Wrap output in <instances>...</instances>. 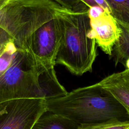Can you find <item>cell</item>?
Returning a JSON list of instances; mask_svg holds the SVG:
<instances>
[{"mask_svg": "<svg viewBox=\"0 0 129 129\" xmlns=\"http://www.w3.org/2000/svg\"><path fill=\"white\" fill-rule=\"evenodd\" d=\"M98 83L114 96L129 116V70L113 73Z\"/></svg>", "mask_w": 129, "mask_h": 129, "instance_id": "cell-8", "label": "cell"}, {"mask_svg": "<svg viewBox=\"0 0 129 129\" xmlns=\"http://www.w3.org/2000/svg\"><path fill=\"white\" fill-rule=\"evenodd\" d=\"M127 31H128V33H129V29H128V30H127Z\"/></svg>", "mask_w": 129, "mask_h": 129, "instance_id": "cell-20", "label": "cell"}, {"mask_svg": "<svg viewBox=\"0 0 129 129\" xmlns=\"http://www.w3.org/2000/svg\"><path fill=\"white\" fill-rule=\"evenodd\" d=\"M111 15L123 28L129 29V0H105Z\"/></svg>", "mask_w": 129, "mask_h": 129, "instance_id": "cell-10", "label": "cell"}, {"mask_svg": "<svg viewBox=\"0 0 129 129\" xmlns=\"http://www.w3.org/2000/svg\"><path fill=\"white\" fill-rule=\"evenodd\" d=\"M69 12L75 14L88 13L89 7L82 0H53Z\"/></svg>", "mask_w": 129, "mask_h": 129, "instance_id": "cell-13", "label": "cell"}, {"mask_svg": "<svg viewBox=\"0 0 129 129\" xmlns=\"http://www.w3.org/2000/svg\"><path fill=\"white\" fill-rule=\"evenodd\" d=\"M104 11L99 6L91 7L88 11V15L90 18H95L99 16Z\"/></svg>", "mask_w": 129, "mask_h": 129, "instance_id": "cell-15", "label": "cell"}, {"mask_svg": "<svg viewBox=\"0 0 129 129\" xmlns=\"http://www.w3.org/2000/svg\"><path fill=\"white\" fill-rule=\"evenodd\" d=\"M9 0H0V5L3 6L6 4Z\"/></svg>", "mask_w": 129, "mask_h": 129, "instance_id": "cell-19", "label": "cell"}, {"mask_svg": "<svg viewBox=\"0 0 129 129\" xmlns=\"http://www.w3.org/2000/svg\"><path fill=\"white\" fill-rule=\"evenodd\" d=\"M121 27L122 33L113 48L116 53V63L119 61L125 62L129 57V33L127 30Z\"/></svg>", "mask_w": 129, "mask_h": 129, "instance_id": "cell-11", "label": "cell"}, {"mask_svg": "<svg viewBox=\"0 0 129 129\" xmlns=\"http://www.w3.org/2000/svg\"><path fill=\"white\" fill-rule=\"evenodd\" d=\"M68 93L58 82L54 67L47 68L28 50L19 48L11 64L0 75V104L19 99L47 100Z\"/></svg>", "mask_w": 129, "mask_h": 129, "instance_id": "cell-1", "label": "cell"}, {"mask_svg": "<svg viewBox=\"0 0 129 129\" xmlns=\"http://www.w3.org/2000/svg\"><path fill=\"white\" fill-rule=\"evenodd\" d=\"M65 12L68 11L53 0H9L0 5V27L18 48L28 50L34 32Z\"/></svg>", "mask_w": 129, "mask_h": 129, "instance_id": "cell-4", "label": "cell"}, {"mask_svg": "<svg viewBox=\"0 0 129 129\" xmlns=\"http://www.w3.org/2000/svg\"><path fill=\"white\" fill-rule=\"evenodd\" d=\"M78 129H129V121L111 120L97 123L79 125Z\"/></svg>", "mask_w": 129, "mask_h": 129, "instance_id": "cell-12", "label": "cell"}, {"mask_svg": "<svg viewBox=\"0 0 129 129\" xmlns=\"http://www.w3.org/2000/svg\"><path fill=\"white\" fill-rule=\"evenodd\" d=\"M82 1H83L85 4H86L89 8L91 7L98 6L97 4L95 3V2L94 0H82Z\"/></svg>", "mask_w": 129, "mask_h": 129, "instance_id": "cell-17", "label": "cell"}, {"mask_svg": "<svg viewBox=\"0 0 129 129\" xmlns=\"http://www.w3.org/2000/svg\"><path fill=\"white\" fill-rule=\"evenodd\" d=\"M45 100L26 98L3 103L7 112L0 115V129H31L46 111Z\"/></svg>", "mask_w": 129, "mask_h": 129, "instance_id": "cell-5", "label": "cell"}, {"mask_svg": "<svg viewBox=\"0 0 129 129\" xmlns=\"http://www.w3.org/2000/svg\"><path fill=\"white\" fill-rule=\"evenodd\" d=\"M98 6L100 7L103 9L104 11H106L111 14V10L108 4L105 0H94Z\"/></svg>", "mask_w": 129, "mask_h": 129, "instance_id": "cell-16", "label": "cell"}, {"mask_svg": "<svg viewBox=\"0 0 129 129\" xmlns=\"http://www.w3.org/2000/svg\"><path fill=\"white\" fill-rule=\"evenodd\" d=\"M125 66L126 67V69L129 70V57L126 60L125 62Z\"/></svg>", "mask_w": 129, "mask_h": 129, "instance_id": "cell-18", "label": "cell"}, {"mask_svg": "<svg viewBox=\"0 0 129 129\" xmlns=\"http://www.w3.org/2000/svg\"><path fill=\"white\" fill-rule=\"evenodd\" d=\"M57 17L62 35L55 64L63 66L77 76L91 72L97 54L88 12H65Z\"/></svg>", "mask_w": 129, "mask_h": 129, "instance_id": "cell-3", "label": "cell"}, {"mask_svg": "<svg viewBox=\"0 0 129 129\" xmlns=\"http://www.w3.org/2000/svg\"><path fill=\"white\" fill-rule=\"evenodd\" d=\"M11 39V37L8 33L0 27V53L5 47L7 43Z\"/></svg>", "mask_w": 129, "mask_h": 129, "instance_id": "cell-14", "label": "cell"}, {"mask_svg": "<svg viewBox=\"0 0 129 129\" xmlns=\"http://www.w3.org/2000/svg\"><path fill=\"white\" fill-rule=\"evenodd\" d=\"M46 110L79 125L111 120L129 121L123 106L99 83L79 88L63 96L45 101Z\"/></svg>", "mask_w": 129, "mask_h": 129, "instance_id": "cell-2", "label": "cell"}, {"mask_svg": "<svg viewBox=\"0 0 129 129\" xmlns=\"http://www.w3.org/2000/svg\"><path fill=\"white\" fill-rule=\"evenodd\" d=\"M90 19L96 43L104 52L111 55L114 45L122 33V28L106 11L98 17Z\"/></svg>", "mask_w": 129, "mask_h": 129, "instance_id": "cell-7", "label": "cell"}, {"mask_svg": "<svg viewBox=\"0 0 129 129\" xmlns=\"http://www.w3.org/2000/svg\"><path fill=\"white\" fill-rule=\"evenodd\" d=\"M61 35L60 25L56 17L34 32L29 41L28 51L45 67H54Z\"/></svg>", "mask_w": 129, "mask_h": 129, "instance_id": "cell-6", "label": "cell"}, {"mask_svg": "<svg viewBox=\"0 0 129 129\" xmlns=\"http://www.w3.org/2000/svg\"><path fill=\"white\" fill-rule=\"evenodd\" d=\"M79 126L65 117L47 110L40 116L31 129H78Z\"/></svg>", "mask_w": 129, "mask_h": 129, "instance_id": "cell-9", "label": "cell"}]
</instances>
